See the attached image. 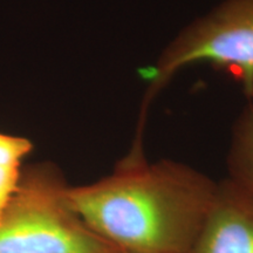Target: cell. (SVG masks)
I'll return each mask as SVG.
<instances>
[{
	"mask_svg": "<svg viewBox=\"0 0 253 253\" xmlns=\"http://www.w3.org/2000/svg\"><path fill=\"white\" fill-rule=\"evenodd\" d=\"M121 253H130V252H121Z\"/></svg>",
	"mask_w": 253,
	"mask_h": 253,
	"instance_id": "obj_7",
	"label": "cell"
},
{
	"mask_svg": "<svg viewBox=\"0 0 253 253\" xmlns=\"http://www.w3.org/2000/svg\"><path fill=\"white\" fill-rule=\"evenodd\" d=\"M218 182L173 160L148 161L128 150L113 171L69 185L66 201L107 243L130 253H188L203 226Z\"/></svg>",
	"mask_w": 253,
	"mask_h": 253,
	"instance_id": "obj_1",
	"label": "cell"
},
{
	"mask_svg": "<svg viewBox=\"0 0 253 253\" xmlns=\"http://www.w3.org/2000/svg\"><path fill=\"white\" fill-rule=\"evenodd\" d=\"M68 184L55 166L23 169L0 220V253H121L93 232L66 201Z\"/></svg>",
	"mask_w": 253,
	"mask_h": 253,
	"instance_id": "obj_3",
	"label": "cell"
},
{
	"mask_svg": "<svg viewBox=\"0 0 253 253\" xmlns=\"http://www.w3.org/2000/svg\"><path fill=\"white\" fill-rule=\"evenodd\" d=\"M210 65L238 82L253 101V0H223L183 27L143 72L147 82L131 144L144 145L150 107L182 69Z\"/></svg>",
	"mask_w": 253,
	"mask_h": 253,
	"instance_id": "obj_2",
	"label": "cell"
},
{
	"mask_svg": "<svg viewBox=\"0 0 253 253\" xmlns=\"http://www.w3.org/2000/svg\"><path fill=\"white\" fill-rule=\"evenodd\" d=\"M33 150L26 137L0 132V220L17 191L23 173V163Z\"/></svg>",
	"mask_w": 253,
	"mask_h": 253,
	"instance_id": "obj_6",
	"label": "cell"
},
{
	"mask_svg": "<svg viewBox=\"0 0 253 253\" xmlns=\"http://www.w3.org/2000/svg\"><path fill=\"white\" fill-rule=\"evenodd\" d=\"M226 164V178L253 197V101H248L232 126Z\"/></svg>",
	"mask_w": 253,
	"mask_h": 253,
	"instance_id": "obj_5",
	"label": "cell"
},
{
	"mask_svg": "<svg viewBox=\"0 0 253 253\" xmlns=\"http://www.w3.org/2000/svg\"><path fill=\"white\" fill-rule=\"evenodd\" d=\"M188 253H253V197L229 178L218 182L203 226Z\"/></svg>",
	"mask_w": 253,
	"mask_h": 253,
	"instance_id": "obj_4",
	"label": "cell"
}]
</instances>
